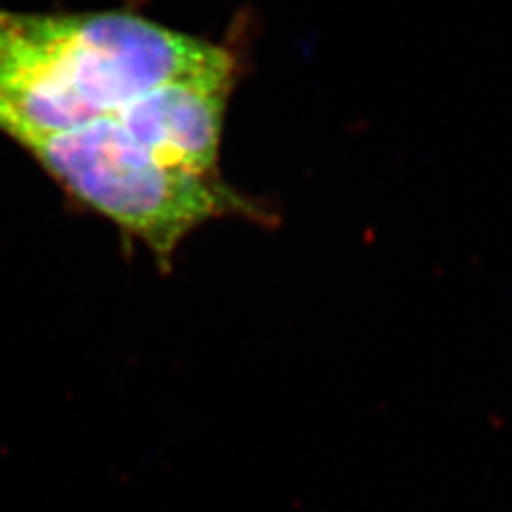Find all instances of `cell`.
<instances>
[{
	"mask_svg": "<svg viewBox=\"0 0 512 512\" xmlns=\"http://www.w3.org/2000/svg\"><path fill=\"white\" fill-rule=\"evenodd\" d=\"M232 88L167 84L141 95L114 116L164 165L219 175L220 141Z\"/></svg>",
	"mask_w": 512,
	"mask_h": 512,
	"instance_id": "3957f363",
	"label": "cell"
},
{
	"mask_svg": "<svg viewBox=\"0 0 512 512\" xmlns=\"http://www.w3.org/2000/svg\"><path fill=\"white\" fill-rule=\"evenodd\" d=\"M224 46L126 12L0 8V129L67 131L167 84L234 88Z\"/></svg>",
	"mask_w": 512,
	"mask_h": 512,
	"instance_id": "6da1fadb",
	"label": "cell"
},
{
	"mask_svg": "<svg viewBox=\"0 0 512 512\" xmlns=\"http://www.w3.org/2000/svg\"><path fill=\"white\" fill-rule=\"evenodd\" d=\"M23 148L74 202L110 220L124 236L141 241L169 272L188 234L228 215L262 217L222 183L158 162L112 114L67 131L0 129Z\"/></svg>",
	"mask_w": 512,
	"mask_h": 512,
	"instance_id": "7a4b0ae2",
	"label": "cell"
}]
</instances>
